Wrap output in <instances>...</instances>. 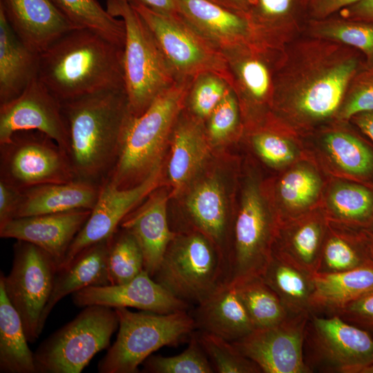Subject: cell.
<instances>
[{
  "mask_svg": "<svg viewBox=\"0 0 373 373\" xmlns=\"http://www.w3.org/2000/svg\"><path fill=\"white\" fill-rule=\"evenodd\" d=\"M365 66L359 50L338 42L310 37L287 46L274 73L270 116L300 137L334 122Z\"/></svg>",
  "mask_w": 373,
  "mask_h": 373,
  "instance_id": "6da1fadb",
  "label": "cell"
},
{
  "mask_svg": "<svg viewBox=\"0 0 373 373\" xmlns=\"http://www.w3.org/2000/svg\"><path fill=\"white\" fill-rule=\"evenodd\" d=\"M68 131L67 155L77 180L103 184L119 157L131 116L124 88L61 102Z\"/></svg>",
  "mask_w": 373,
  "mask_h": 373,
  "instance_id": "7a4b0ae2",
  "label": "cell"
},
{
  "mask_svg": "<svg viewBox=\"0 0 373 373\" xmlns=\"http://www.w3.org/2000/svg\"><path fill=\"white\" fill-rule=\"evenodd\" d=\"M123 54L97 32L76 28L39 55L38 77L61 102L124 88Z\"/></svg>",
  "mask_w": 373,
  "mask_h": 373,
  "instance_id": "3957f363",
  "label": "cell"
},
{
  "mask_svg": "<svg viewBox=\"0 0 373 373\" xmlns=\"http://www.w3.org/2000/svg\"><path fill=\"white\" fill-rule=\"evenodd\" d=\"M193 79L177 80L127 124L122 151L108 181L119 189L135 186L162 164L169 137L184 108Z\"/></svg>",
  "mask_w": 373,
  "mask_h": 373,
  "instance_id": "277c9868",
  "label": "cell"
},
{
  "mask_svg": "<svg viewBox=\"0 0 373 373\" xmlns=\"http://www.w3.org/2000/svg\"><path fill=\"white\" fill-rule=\"evenodd\" d=\"M106 1L107 11L119 17L124 24V89L131 112L137 116L177 79L151 32L131 3Z\"/></svg>",
  "mask_w": 373,
  "mask_h": 373,
  "instance_id": "5b68a950",
  "label": "cell"
},
{
  "mask_svg": "<svg viewBox=\"0 0 373 373\" xmlns=\"http://www.w3.org/2000/svg\"><path fill=\"white\" fill-rule=\"evenodd\" d=\"M228 267L218 247L198 232L175 233L153 276L175 297L198 304L227 282Z\"/></svg>",
  "mask_w": 373,
  "mask_h": 373,
  "instance_id": "8992f818",
  "label": "cell"
},
{
  "mask_svg": "<svg viewBox=\"0 0 373 373\" xmlns=\"http://www.w3.org/2000/svg\"><path fill=\"white\" fill-rule=\"evenodd\" d=\"M119 330L114 343L97 365L99 373H136L140 365L164 346H175L195 329L186 311L169 314L133 312L115 308Z\"/></svg>",
  "mask_w": 373,
  "mask_h": 373,
  "instance_id": "52a82bcc",
  "label": "cell"
},
{
  "mask_svg": "<svg viewBox=\"0 0 373 373\" xmlns=\"http://www.w3.org/2000/svg\"><path fill=\"white\" fill-rule=\"evenodd\" d=\"M279 218L259 180L249 177L233 220L227 282L260 276L272 256Z\"/></svg>",
  "mask_w": 373,
  "mask_h": 373,
  "instance_id": "ba28073f",
  "label": "cell"
},
{
  "mask_svg": "<svg viewBox=\"0 0 373 373\" xmlns=\"http://www.w3.org/2000/svg\"><path fill=\"white\" fill-rule=\"evenodd\" d=\"M119 326L115 308L90 305L44 340L34 352L37 373H80L109 347Z\"/></svg>",
  "mask_w": 373,
  "mask_h": 373,
  "instance_id": "9c48e42d",
  "label": "cell"
},
{
  "mask_svg": "<svg viewBox=\"0 0 373 373\" xmlns=\"http://www.w3.org/2000/svg\"><path fill=\"white\" fill-rule=\"evenodd\" d=\"M57 265L40 247L17 240L10 273L0 275L6 294L18 312L26 336L33 343L43 331L41 316L50 297Z\"/></svg>",
  "mask_w": 373,
  "mask_h": 373,
  "instance_id": "30bf717a",
  "label": "cell"
},
{
  "mask_svg": "<svg viewBox=\"0 0 373 373\" xmlns=\"http://www.w3.org/2000/svg\"><path fill=\"white\" fill-rule=\"evenodd\" d=\"M131 4L151 32L177 80L193 79L200 74L212 73L231 86L224 55L181 17L164 15L139 3Z\"/></svg>",
  "mask_w": 373,
  "mask_h": 373,
  "instance_id": "8fae6325",
  "label": "cell"
},
{
  "mask_svg": "<svg viewBox=\"0 0 373 373\" xmlns=\"http://www.w3.org/2000/svg\"><path fill=\"white\" fill-rule=\"evenodd\" d=\"M0 180L23 190L76 180L66 153L38 131H21L0 144Z\"/></svg>",
  "mask_w": 373,
  "mask_h": 373,
  "instance_id": "7c38bea8",
  "label": "cell"
},
{
  "mask_svg": "<svg viewBox=\"0 0 373 373\" xmlns=\"http://www.w3.org/2000/svg\"><path fill=\"white\" fill-rule=\"evenodd\" d=\"M347 123L333 122L300 137L304 149L327 175L373 186V145Z\"/></svg>",
  "mask_w": 373,
  "mask_h": 373,
  "instance_id": "4fadbf2b",
  "label": "cell"
},
{
  "mask_svg": "<svg viewBox=\"0 0 373 373\" xmlns=\"http://www.w3.org/2000/svg\"><path fill=\"white\" fill-rule=\"evenodd\" d=\"M306 336L309 337L314 353L326 370L365 373L373 363V337L370 332L338 314L322 317L310 312Z\"/></svg>",
  "mask_w": 373,
  "mask_h": 373,
  "instance_id": "5bb4252c",
  "label": "cell"
},
{
  "mask_svg": "<svg viewBox=\"0 0 373 373\" xmlns=\"http://www.w3.org/2000/svg\"><path fill=\"white\" fill-rule=\"evenodd\" d=\"M310 313L289 315L280 323L256 328L231 342L265 373H307L303 346Z\"/></svg>",
  "mask_w": 373,
  "mask_h": 373,
  "instance_id": "9a60e30c",
  "label": "cell"
},
{
  "mask_svg": "<svg viewBox=\"0 0 373 373\" xmlns=\"http://www.w3.org/2000/svg\"><path fill=\"white\" fill-rule=\"evenodd\" d=\"M21 131H38L45 133L67 154L68 131L61 102L38 76L18 97L0 104V144Z\"/></svg>",
  "mask_w": 373,
  "mask_h": 373,
  "instance_id": "2e32d148",
  "label": "cell"
},
{
  "mask_svg": "<svg viewBox=\"0 0 373 373\" xmlns=\"http://www.w3.org/2000/svg\"><path fill=\"white\" fill-rule=\"evenodd\" d=\"M162 179V164L133 187L119 189L106 180L89 218L72 242L59 269L66 266L85 248L108 238L126 216L160 186Z\"/></svg>",
  "mask_w": 373,
  "mask_h": 373,
  "instance_id": "e0dca14e",
  "label": "cell"
},
{
  "mask_svg": "<svg viewBox=\"0 0 373 373\" xmlns=\"http://www.w3.org/2000/svg\"><path fill=\"white\" fill-rule=\"evenodd\" d=\"M283 50L251 47L222 54L227 61L231 87L241 115L246 116L249 123H261L262 113H265L267 108L270 112L274 73Z\"/></svg>",
  "mask_w": 373,
  "mask_h": 373,
  "instance_id": "ac0fdd59",
  "label": "cell"
},
{
  "mask_svg": "<svg viewBox=\"0 0 373 373\" xmlns=\"http://www.w3.org/2000/svg\"><path fill=\"white\" fill-rule=\"evenodd\" d=\"M176 1L180 17L222 54L243 48H269L260 41L247 12L209 0Z\"/></svg>",
  "mask_w": 373,
  "mask_h": 373,
  "instance_id": "d6986e66",
  "label": "cell"
},
{
  "mask_svg": "<svg viewBox=\"0 0 373 373\" xmlns=\"http://www.w3.org/2000/svg\"><path fill=\"white\" fill-rule=\"evenodd\" d=\"M72 299L80 307H133L158 314L186 311L189 308L188 303L173 296L145 270L124 283L85 287L73 294Z\"/></svg>",
  "mask_w": 373,
  "mask_h": 373,
  "instance_id": "ffe728a7",
  "label": "cell"
},
{
  "mask_svg": "<svg viewBox=\"0 0 373 373\" xmlns=\"http://www.w3.org/2000/svg\"><path fill=\"white\" fill-rule=\"evenodd\" d=\"M91 213L89 209L15 218L0 226V237L30 242L62 264L75 236Z\"/></svg>",
  "mask_w": 373,
  "mask_h": 373,
  "instance_id": "44dd1931",
  "label": "cell"
},
{
  "mask_svg": "<svg viewBox=\"0 0 373 373\" xmlns=\"http://www.w3.org/2000/svg\"><path fill=\"white\" fill-rule=\"evenodd\" d=\"M327 178L309 157L280 171L268 192L280 222L319 207Z\"/></svg>",
  "mask_w": 373,
  "mask_h": 373,
  "instance_id": "7402d4cb",
  "label": "cell"
},
{
  "mask_svg": "<svg viewBox=\"0 0 373 373\" xmlns=\"http://www.w3.org/2000/svg\"><path fill=\"white\" fill-rule=\"evenodd\" d=\"M328 220L320 205L298 217L280 222L272 255L314 275L317 272Z\"/></svg>",
  "mask_w": 373,
  "mask_h": 373,
  "instance_id": "603a6c76",
  "label": "cell"
},
{
  "mask_svg": "<svg viewBox=\"0 0 373 373\" xmlns=\"http://www.w3.org/2000/svg\"><path fill=\"white\" fill-rule=\"evenodd\" d=\"M169 193L157 188L122 220L119 227L137 240L144 255V270L153 276L175 233L169 224Z\"/></svg>",
  "mask_w": 373,
  "mask_h": 373,
  "instance_id": "cb8c5ba5",
  "label": "cell"
},
{
  "mask_svg": "<svg viewBox=\"0 0 373 373\" xmlns=\"http://www.w3.org/2000/svg\"><path fill=\"white\" fill-rule=\"evenodd\" d=\"M0 7L17 37L38 54L77 28L51 0H0Z\"/></svg>",
  "mask_w": 373,
  "mask_h": 373,
  "instance_id": "d4e9b609",
  "label": "cell"
},
{
  "mask_svg": "<svg viewBox=\"0 0 373 373\" xmlns=\"http://www.w3.org/2000/svg\"><path fill=\"white\" fill-rule=\"evenodd\" d=\"M189 232H198L211 240L222 252L229 265L226 245L232 224H230L225 193L216 176L207 177L191 189L186 200Z\"/></svg>",
  "mask_w": 373,
  "mask_h": 373,
  "instance_id": "484cf974",
  "label": "cell"
},
{
  "mask_svg": "<svg viewBox=\"0 0 373 373\" xmlns=\"http://www.w3.org/2000/svg\"><path fill=\"white\" fill-rule=\"evenodd\" d=\"M171 153L167 166L171 195L181 194L200 173L211 153V145L202 120L178 118L171 135Z\"/></svg>",
  "mask_w": 373,
  "mask_h": 373,
  "instance_id": "4316f807",
  "label": "cell"
},
{
  "mask_svg": "<svg viewBox=\"0 0 373 373\" xmlns=\"http://www.w3.org/2000/svg\"><path fill=\"white\" fill-rule=\"evenodd\" d=\"M192 316L195 328L230 342L245 337L256 329L234 285L229 283L222 284L198 304Z\"/></svg>",
  "mask_w": 373,
  "mask_h": 373,
  "instance_id": "83f0119b",
  "label": "cell"
},
{
  "mask_svg": "<svg viewBox=\"0 0 373 373\" xmlns=\"http://www.w3.org/2000/svg\"><path fill=\"white\" fill-rule=\"evenodd\" d=\"M102 186L76 179L68 182L48 183L24 189L21 190L15 218L75 209L92 210Z\"/></svg>",
  "mask_w": 373,
  "mask_h": 373,
  "instance_id": "f1b7e54d",
  "label": "cell"
},
{
  "mask_svg": "<svg viewBox=\"0 0 373 373\" xmlns=\"http://www.w3.org/2000/svg\"><path fill=\"white\" fill-rule=\"evenodd\" d=\"M107 253L108 238L85 248L57 271L52 293L41 316L43 328L55 306L66 296L89 286L110 284Z\"/></svg>",
  "mask_w": 373,
  "mask_h": 373,
  "instance_id": "f546056e",
  "label": "cell"
},
{
  "mask_svg": "<svg viewBox=\"0 0 373 373\" xmlns=\"http://www.w3.org/2000/svg\"><path fill=\"white\" fill-rule=\"evenodd\" d=\"M39 55L17 37L0 7V104L18 97L38 76Z\"/></svg>",
  "mask_w": 373,
  "mask_h": 373,
  "instance_id": "4dcf8cb0",
  "label": "cell"
},
{
  "mask_svg": "<svg viewBox=\"0 0 373 373\" xmlns=\"http://www.w3.org/2000/svg\"><path fill=\"white\" fill-rule=\"evenodd\" d=\"M321 207L330 221L356 229L373 222V186L328 176Z\"/></svg>",
  "mask_w": 373,
  "mask_h": 373,
  "instance_id": "1f68e13d",
  "label": "cell"
},
{
  "mask_svg": "<svg viewBox=\"0 0 373 373\" xmlns=\"http://www.w3.org/2000/svg\"><path fill=\"white\" fill-rule=\"evenodd\" d=\"M311 298L312 312L334 314L350 303L373 292V261L336 274H315Z\"/></svg>",
  "mask_w": 373,
  "mask_h": 373,
  "instance_id": "d6a6232c",
  "label": "cell"
},
{
  "mask_svg": "<svg viewBox=\"0 0 373 373\" xmlns=\"http://www.w3.org/2000/svg\"><path fill=\"white\" fill-rule=\"evenodd\" d=\"M372 261L362 229L328 220L316 274L344 272Z\"/></svg>",
  "mask_w": 373,
  "mask_h": 373,
  "instance_id": "836d02e7",
  "label": "cell"
},
{
  "mask_svg": "<svg viewBox=\"0 0 373 373\" xmlns=\"http://www.w3.org/2000/svg\"><path fill=\"white\" fill-rule=\"evenodd\" d=\"M21 319L0 283V372L37 373Z\"/></svg>",
  "mask_w": 373,
  "mask_h": 373,
  "instance_id": "e575fe53",
  "label": "cell"
},
{
  "mask_svg": "<svg viewBox=\"0 0 373 373\" xmlns=\"http://www.w3.org/2000/svg\"><path fill=\"white\" fill-rule=\"evenodd\" d=\"M263 125L251 135V144L258 157L278 172L296 162L308 158L300 136L269 115Z\"/></svg>",
  "mask_w": 373,
  "mask_h": 373,
  "instance_id": "d590c367",
  "label": "cell"
},
{
  "mask_svg": "<svg viewBox=\"0 0 373 373\" xmlns=\"http://www.w3.org/2000/svg\"><path fill=\"white\" fill-rule=\"evenodd\" d=\"M296 0H257L247 12L262 44L283 50L298 31Z\"/></svg>",
  "mask_w": 373,
  "mask_h": 373,
  "instance_id": "8d00e7d4",
  "label": "cell"
},
{
  "mask_svg": "<svg viewBox=\"0 0 373 373\" xmlns=\"http://www.w3.org/2000/svg\"><path fill=\"white\" fill-rule=\"evenodd\" d=\"M312 276L273 255L260 276L290 315L312 312Z\"/></svg>",
  "mask_w": 373,
  "mask_h": 373,
  "instance_id": "74e56055",
  "label": "cell"
},
{
  "mask_svg": "<svg viewBox=\"0 0 373 373\" xmlns=\"http://www.w3.org/2000/svg\"><path fill=\"white\" fill-rule=\"evenodd\" d=\"M77 28L97 32L124 48L125 28L122 19L111 15L97 0H51Z\"/></svg>",
  "mask_w": 373,
  "mask_h": 373,
  "instance_id": "f35d334b",
  "label": "cell"
},
{
  "mask_svg": "<svg viewBox=\"0 0 373 373\" xmlns=\"http://www.w3.org/2000/svg\"><path fill=\"white\" fill-rule=\"evenodd\" d=\"M311 37L338 42L359 50L366 66H373V23L343 18L311 19Z\"/></svg>",
  "mask_w": 373,
  "mask_h": 373,
  "instance_id": "ab89813d",
  "label": "cell"
},
{
  "mask_svg": "<svg viewBox=\"0 0 373 373\" xmlns=\"http://www.w3.org/2000/svg\"><path fill=\"white\" fill-rule=\"evenodd\" d=\"M233 285L256 329L274 326L290 315L276 294L260 276L245 279Z\"/></svg>",
  "mask_w": 373,
  "mask_h": 373,
  "instance_id": "60d3db41",
  "label": "cell"
},
{
  "mask_svg": "<svg viewBox=\"0 0 373 373\" xmlns=\"http://www.w3.org/2000/svg\"><path fill=\"white\" fill-rule=\"evenodd\" d=\"M107 267L110 284L128 282L144 270L139 243L130 232L119 227L108 238Z\"/></svg>",
  "mask_w": 373,
  "mask_h": 373,
  "instance_id": "b9f144b4",
  "label": "cell"
},
{
  "mask_svg": "<svg viewBox=\"0 0 373 373\" xmlns=\"http://www.w3.org/2000/svg\"><path fill=\"white\" fill-rule=\"evenodd\" d=\"M143 372L213 373L212 365L200 345L196 333L191 335L186 350L172 356H149L142 363Z\"/></svg>",
  "mask_w": 373,
  "mask_h": 373,
  "instance_id": "7bdbcfd3",
  "label": "cell"
},
{
  "mask_svg": "<svg viewBox=\"0 0 373 373\" xmlns=\"http://www.w3.org/2000/svg\"><path fill=\"white\" fill-rule=\"evenodd\" d=\"M196 335L215 372H262L260 368L242 354L231 342L200 330Z\"/></svg>",
  "mask_w": 373,
  "mask_h": 373,
  "instance_id": "ee69618b",
  "label": "cell"
},
{
  "mask_svg": "<svg viewBox=\"0 0 373 373\" xmlns=\"http://www.w3.org/2000/svg\"><path fill=\"white\" fill-rule=\"evenodd\" d=\"M231 87L223 77L215 73L195 77L187 95L193 116L200 120L208 118Z\"/></svg>",
  "mask_w": 373,
  "mask_h": 373,
  "instance_id": "f6af8a7d",
  "label": "cell"
},
{
  "mask_svg": "<svg viewBox=\"0 0 373 373\" xmlns=\"http://www.w3.org/2000/svg\"><path fill=\"white\" fill-rule=\"evenodd\" d=\"M373 111V66H365L351 79L334 122H349L359 113Z\"/></svg>",
  "mask_w": 373,
  "mask_h": 373,
  "instance_id": "bcb514c9",
  "label": "cell"
},
{
  "mask_svg": "<svg viewBox=\"0 0 373 373\" xmlns=\"http://www.w3.org/2000/svg\"><path fill=\"white\" fill-rule=\"evenodd\" d=\"M241 112L235 91L231 87L208 119L206 132L212 145L222 144L240 128Z\"/></svg>",
  "mask_w": 373,
  "mask_h": 373,
  "instance_id": "7dc6e473",
  "label": "cell"
},
{
  "mask_svg": "<svg viewBox=\"0 0 373 373\" xmlns=\"http://www.w3.org/2000/svg\"><path fill=\"white\" fill-rule=\"evenodd\" d=\"M334 314L373 333V292L350 303Z\"/></svg>",
  "mask_w": 373,
  "mask_h": 373,
  "instance_id": "c3c4849f",
  "label": "cell"
},
{
  "mask_svg": "<svg viewBox=\"0 0 373 373\" xmlns=\"http://www.w3.org/2000/svg\"><path fill=\"white\" fill-rule=\"evenodd\" d=\"M21 190L0 180V226L15 218Z\"/></svg>",
  "mask_w": 373,
  "mask_h": 373,
  "instance_id": "681fc988",
  "label": "cell"
},
{
  "mask_svg": "<svg viewBox=\"0 0 373 373\" xmlns=\"http://www.w3.org/2000/svg\"><path fill=\"white\" fill-rule=\"evenodd\" d=\"M361 0H303L305 7L313 19H321L352 5Z\"/></svg>",
  "mask_w": 373,
  "mask_h": 373,
  "instance_id": "f907efd6",
  "label": "cell"
},
{
  "mask_svg": "<svg viewBox=\"0 0 373 373\" xmlns=\"http://www.w3.org/2000/svg\"><path fill=\"white\" fill-rule=\"evenodd\" d=\"M345 19L373 23V0H361L339 11Z\"/></svg>",
  "mask_w": 373,
  "mask_h": 373,
  "instance_id": "816d5d0a",
  "label": "cell"
},
{
  "mask_svg": "<svg viewBox=\"0 0 373 373\" xmlns=\"http://www.w3.org/2000/svg\"><path fill=\"white\" fill-rule=\"evenodd\" d=\"M131 3L141 4L160 14L180 17L176 0H128Z\"/></svg>",
  "mask_w": 373,
  "mask_h": 373,
  "instance_id": "f5cc1de1",
  "label": "cell"
},
{
  "mask_svg": "<svg viewBox=\"0 0 373 373\" xmlns=\"http://www.w3.org/2000/svg\"><path fill=\"white\" fill-rule=\"evenodd\" d=\"M349 122L352 123L373 144V111H367L353 115Z\"/></svg>",
  "mask_w": 373,
  "mask_h": 373,
  "instance_id": "db71d44e",
  "label": "cell"
},
{
  "mask_svg": "<svg viewBox=\"0 0 373 373\" xmlns=\"http://www.w3.org/2000/svg\"><path fill=\"white\" fill-rule=\"evenodd\" d=\"M230 10L248 12L251 5L249 0H209Z\"/></svg>",
  "mask_w": 373,
  "mask_h": 373,
  "instance_id": "11a10c76",
  "label": "cell"
},
{
  "mask_svg": "<svg viewBox=\"0 0 373 373\" xmlns=\"http://www.w3.org/2000/svg\"><path fill=\"white\" fill-rule=\"evenodd\" d=\"M362 233L370 258L373 261V222L366 229H362Z\"/></svg>",
  "mask_w": 373,
  "mask_h": 373,
  "instance_id": "9f6ffc18",
  "label": "cell"
},
{
  "mask_svg": "<svg viewBox=\"0 0 373 373\" xmlns=\"http://www.w3.org/2000/svg\"><path fill=\"white\" fill-rule=\"evenodd\" d=\"M257 0H249V2L251 6L254 5L256 3Z\"/></svg>",
  "mask_w": 373,
  "mask_h": 373,
  "instance_id": "6f0895ef",
  "label": "cell"
}]
</instances>
